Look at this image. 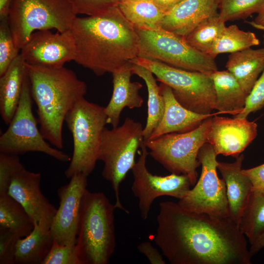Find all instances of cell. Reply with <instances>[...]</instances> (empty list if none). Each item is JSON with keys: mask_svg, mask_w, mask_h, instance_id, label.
Masks as SVG:
<instances>
[{"mask_svg": "<svg viewBox=\"0 0 264 264\" xmlns=\"http://www.w3.org/2000/svg\"><path fill=\"white\" fill-rule=\"evenodd\" d=\"M27 75L25 63L20 53L0 76V112L6 125L9 124L17 110Z\"/></svg>", "mask_w": 264, "mask_h": 264, "instance_id": "22", "label": "cell"}, {"mask_svg": "<svg viewBox=\"0 0 264 264\" xmlns=\"http://www.w3.org/2000/svg\"><path fill=\"white\" fill-rule=\"evenodd\" d=\"M124 0H116V1H117L118 3L119 2H120L121 1H124Z\"/></svg>", "mask_w": 264, "mask_h": 264, "instance_id": "45", "label": "cell"}, {"mask_svg": "<svg viewBox=\"0 0 264 264\" xmlns=\"http://www.w3.org/2000/svg\"><path fill=\"white\" fill-rule=\"evenodd\" d=\"M225 67L248 95L264 68V47L230 53Z\"/></svg>", "mask_w": 264, "mask_h": 264, "instance_id": "23", "label": "cell"}, {"mask_svg": "<svg viewBox=\"0 0 264 264\" xmlns=\"http://www.w3.org/2000/svg\"><path fill=\"white\" fill-rule=\"evenodd\" d=\"M135 29L139 38L138 57L189 71L212 73L218 70L215 59L193 48L184 37L161 28Z\"/></svg>", "mask_w": 264, "mask_h": 264, "instance_id": "10", "label": "cell"}, {"mask_svg": "<svg viewBox=\"0 0 264 264\" xmlns=\"http://www.w3.org/2000/svg\"><path fill=\"white\" fill-rule=\"evenodd\" d=\"M65 122L72 134L73 145L65 176L70 178L82 174L88 176L95 168L102 133L107 124L104 107L84 98L69 111Z\"/></svg>", "mask_w": 264, "mask_h": 264, "instance_id": "5", "label": "cell"}, {"mask_svg": "<svg viewBox=\"0 0 264 264\" xmlns=\"http://www.w3.org/2000/svg\"><path fill=\"white\" fill-rule=\"evenodd\" d=\"M88 176L73 175L69 182L57 190L59 206L51 226L53 240L60 245L75 244L81 202L88 185Z\"/></svg>", "mask_w": 264, "mask_h": 264, "instance_id": "15", "label": "cell"}, {"mask_svg": "<svg viewBox=\"0 0 264 264\" xmlns=\"http://www.w3.org/2000/svg\"><path fill=\"white\" fill-rule=\"evenodd\" d=\"M264 247V233L251 245L249 249L252 256L257 253L261 249Z\"/></svg>", "mask_w": 264, "mask_h": 264, "instance_id": "44", "label": "cell"}, {"mask_svg": "<svg viewBox=\"0 0 264 264\" xmlns=\"http://www.w3.org/2000/svg\"><path fill=\"white\" fill-rule=\"evenodd\" d=\"M182 0H152V1L165 14L172 10Z\"/></svg>", "mask_w": 264, "mask_h": 264, "instance_id": "41", "label": "cell"}, {"mask_svg": "<svg viewBox=\"0 0 264 264\" xmlns=\"http://www.w3.org/2000/svg\"><path fill=\"white\" fill-rule=\"evenodd\" d=\"M159 87L165 101L164 112L148 140L167 133L190 131L198 127L205 119L219 113L200 114L190 110L177 101L170 87L163 83Z\"/></svg>", "mask_w": 264, "mask_h": 264, "instance_id": "18", "label": "cell"}, {"mask_svg": "<svg viewBox=\"0 0 264 264\" xmlns=\"http://www.w3.org/2000/svg\"><path fill=\"white\" fill-rule=\"evenodd\" d=\"M118 6L128 21L137 29L154 30L161 28L165 13L152 1L126 0Z\"/></svg>", "mask_w": 264, "mask_h": 264, "instance_id": "27", "label": "cell"}, {"mask_svg": "<svg viewBox=\"0 0 264 264\" xmlns=\"http://www.w3.org/2000/svg\"><path fill=\"white\" fill-rule=\"evenodd\" d=\"M216 93L215 110L219 113L234 116L243 110L248 95L235 77L228 70L211 73Z\"/></svg>", "mask_w": 264, "mask_h": 264, "instance_id": "24", "label": "cell"}, {"mask_svg": "<svg viewBox=\"0 0 264 264\" xmlns=\"http://www.w3.org/2000/svg\"><path fill=\"white\" fill-rule=\"evenodd\" d=\"M115 209L104 193L86 190L75 244L81 264L109 263L116 247Z\"/></svg>", "mask_w": 264, "mask_h": 264, "instance_id": "4", "label": "cell"}, {"mask_svg": "<svg viewBox=\"0 0 264 264\" xmlns=\"http://www.w3.org/2000/svg\"><path fill=\"white\" fill-rule=\"evenodd\" d=\"M140 149V156L132 169L133 180L131 189L138 199L140 216L143 220H146L156 198L170 196L180 199L192 185L190 178L185 175L172 173L161 176L152 174L146 166L149 152L144 142Z\"/></svg>", "mask_w": 264, "mask_h": 264, "instance_id": "13", "label": "cell"}, {"mask_svg": "<svg viewBox=\"0 0 264 264\" xmlns=\"http://www.w3.org/2000/svg\"><path fill=\"white\" fill-rule=\"evenodd\" d=\"M264 107V68L261 76L254 84L247 97L242 111L234 116L238 118H246L252 112H255Z\"/></svg>", "mask_w": 264, "mask_h": 264, "instance_id": "37", "label": "cell"}, {"mask_svg": "<svg viewBox=\"0 0 264 264\" xmlns=\"http://www.w3.org/2000/svg\"><path fill=\"white\" fill-rule=\"evenodd\" d=\"M212 117L190 131L167 133L144 141L149 154L172 173L187 176L192 186L194 185L197 181V169L200 165L198 154L207 143Z\"/></svg>", "mask_w": 264, "mask_h": 264, "instance_id": "9", "label": "cell"}, {"mask_svg": "<svg viewBox=\"0 0 264 264\" xmlns=\"http://www.w3.org/2000/svg\"><path fill=\"white\" fill-rule=\"evenodd\" d=\"M32 98L27 75L20 100L7 130L0 136V153L19 155L40 152L61 162H68L71 157L59 149L52 147L38 128L32 111Z\"/></svg>", "mask_w": 264, "mask_h": 264, "instance_id": "11", "label": "cell"}, {"mask_svg": "<svg viewBox=\"0 0 264 264\" xmlns=\"http://www.w3.org/2000/svg\"><path fill=\"white\" fill-rule=\"evenodd\" d=\"M159 207L154 241L171 264H251L245 236L230 217L191 212L171 201Z\"/></svg>", "mask_w": 264, "mask_h": 264, "instance_id": "1", "label": "cell"}, {"mask_svg": "<svg viewBox=\"0 0 264 264\" xmlns=\"http://www.w3.org/2000/svg\"><path fill=\"white\" fill-rule=\"evenodd\" d=\"M54 240L49 228L34 222L31 232L20 238L16 244L15 264H42Z\"/></svg>", "mask_w": 264, "mask_h": 264, "instance_id": "25", "label": "cell"}, {"mask_svg": "<svg viewBox=\"0 0 264 264\" xmlns=\"http://www.w3.org/2000/svg\"><path fill=\"white\" fill-rule=\"evenodd\" d=\"M263 38H264V42H263V43H264V35L263 36Z\"/></svg>", "mask_w": 264, "mask_h": 264, "instance_id": "47", "label": "cell"}, {"mask_svg": "<svg viewBox=\"0 0 264 264\" xmlns=\"http://www.w3.org/2000/svg\"><path fill=\"white\" fill-rule=\"evenodd\" d=\"M257 134V125L246 118L212 116L207 143L215 153L237 157Z\"/></svg>", "mask_w": 264, "mask_h": 264, "instance_id": "17", "label": "cell"}, {"mask_svg": "<svg viewBox=\"0 0 264 264\" xmlns=\"http://www.w3.org/2000/svg\"><path fill=\"white\" fill-rule=\"evenodd\" d=\"M76 15L67 0H13L8 22L21 50L37 31L70 30Z\"/></svg>", "mask_w": 264, "mask_h": 264, "instance_id": "7", "label": "cell"}, {"mask_svg": "<svg viewBox=\"0 0 264 264\" xmlns=\"http://www.w3.org/2000/svg\"><path fill=\"white\" fill-rule=\"evenodd\" d=\"M217 155L212 146L205 143L200 149L198 159L201 165L200 176L178 204L188 211L205 213L221 218L229 217L226 187L219 177Z\"/></svg>", "mask_w": 264, "mask_h": 264, "instance_id": "12", "label": "cell"}, {"mask_svg": "<svg viewBox=\"0 0 264 264\" xmlns=\"http://www.w3.org/2000/svg\"><path fill=\"white\" fill-rule=\"evenodd\" d=\"M42 264H81L75 244L60 245L54 241Z\"/></svg>", "mask_w": 264, "mask_h": 264, "instance_id": "34", "label": "cell"}, {"mask_svg": "<svg viewBox=\"0 0 264 264\" xmlns=\"http://www.w3.org/2000/svg\"><path fill=\"white\" fill-rule=\"evenodd\" d=\"M70 30L74 61L97 76L112 74L138 57V35L118 5L97 15L76 17Z\"/></svg>", "mask_w": 264, "mask_h": 264, "instance_id": "2", "label": "cell"}, {"mask_svg": "<svg viewBox=\"0 0 264 264\" xmlns=\"http://www.w3.org/2000/svg\"><path fill=\"white\" fill-rule=\"evenodd\" d=\"M150 0V1H152V0Z\"/></svg>", "mask_w": 264, "mask_h": 264, "instance_id": "46", "label": "cell"}, {"mask_svg": "<svg viewBox=\"0 0 264 264\" xmlns=\"http://www.w3.org/2000/svg\"><path fill=\"white\" fill-rule=\"evenodd\" d=\"M130 63L148 69L158 81L170 87L176 99L185 108L206 114L215 110L216 93L211 73L189 71L138 56Z\"/></svg>", "mask_w": 264, "mask_h": 264, "instance_id": "8", "label": "cell"}, {"mask_svg": "<svg viewBox=\"0 0 264 264\" xmlns=\"http://www.w3.org/2000/svg\"><path fill=\"white\" fill-rule=\"evenodd\" d=\"M264 4V0H218L220 20L225 22L247 18L258 13Z\"/></svg>", "mask_w": 264, "mask_h": 264, "instance_id": "32", "label": "cell"}, {"mask_svg": "<svg viewBox=\"0 0 264 264\" xmlns=\"http://www.w3.org/2000/svg\"><path fill=\"white\" fill-rule=\"evenodd\" d=\"M225 27L217 14L203 20L184 38L193 48L206 54Z\"/></svg>", "mask_w": 264, "mask_h": 264, "instance_id": "31", "label": "cell"}, {"mask_svg": "<svg viewBox=\"0 0 264 264\" xmlns=\"http://www.w3.org/2000/svg\"><path fill=\"white\" fill-rule=\"evenodd\" d=\"M42 176L24 167L12 177L8 194L23 207L34 222L50 228L57 208L41 190Z\"/></svg>", "mask_w": 264, "mask_h": 264, "instance_id": "16", "label": "cell"}, {"mask_svg": "<svg viewBox=\"0 0 264 264\" xmlns=\"http://www.w3.org/2000/svg\"><path fill=\"white\" fill-rule=\"evenodd\" d=\"M8 20H0V76L3 75L19 55Z\"/></svg>", "mask_w": 264, "mask_h": 264, "instance_id": "33", "label": "cell"}, {"mask_svg": "<svg viewBox=\"0 0 264 264\" xmlns=\"http://www.w3.org/2000/svg\"><path fill=\"white\" fill-rule=\"evenodd\" d=\"M236 158L232 163L218 161L217 168L225 183L229 217L238 225L253 186L249 178L242 172L243 154Z\"/></svg>", "mask_w": 264, "mask_h": 264, "instance_id": "21", "label": "cell"}, {"mask_svg": "<svg viewBox=\"0 0 264 264\" xmlns=\"http://www.w3.org/2000/svg\"><path fill=\"white\" fill-rule=\"evenodd\" d=\"M25 65L32 98L37 106L40 132L46 140L62 149L65 118L74 106L85 98L87 85L65 66Z\"/></svg>", "mask_w": 264, "mask_h": 264, "instance_id": "3", "label": "cell"}, {"mask_svg": "<svg viewBox=\"0 0 264 264\" xmlns=\"http://www.w3.org/2000/svg\"><path fill=\"white\" fill-rule=\"evenodd\" d=\"M142 124L127 117L120 126L104 129L98 154L102 161L103 177L110 182L113 190L116 208L127 213L120 198V186L129 171L135 163L138 148L144 142Z\"/></svg>", "mask_w": 264, "mask_h": 264, "instance_id": "6", "label": "cell"}, {"mask_svg": "<svg viewBox=\"0 0 264 264\" xmlns=\"http://www.w3.org/2000/svg\"><path fill=\"white\" fill-rule=\"evenodd\" d=\"M242 172L250 179L253 189L264 191V163L248 169H242Z\"/></svg>", "mask_w": 264, "mask_h": 264, "instance_id": "40", "label": "cell"}, {"mask_svg": "<svg viewBox=\"0 0 264 264\" xmlns=\"http://www.w3.org/2000/svg\"><path fill=\"white\" fill-rule=\"evenodd\" d=\"M23 167L18 155L0 153V195L8 194L12 177Z\"/></svg>", "mask_w": 264, "mask_h": 264, "instance_id": "35", "label": "cell"}, {"mask_svg": "<svg viewBox=\"0 0 264 264\" xmlns=\"http://www.w3.org/2000/svg\"><path fill=\"white\" fill-rule=\"evenodd\" d=\"M132 70L133 74L137 75L144 81L148 90V114L146 125L143 130L145 141L149 139L162 118L165 110V101L154 75L151 71L134 64H132Z\"/></svg>", "mask_w": 264, "mask_h": 264, "instance_id": "26", "label": "cell"}, {"mask_svg": "<svg viewBox=\"0 0 264 264\" xmlns=\"http://www.w3.org/2000/svg\"><path fill=\"white\" fill-rule=\"evenodd\" d=\"M260 44L255 34L241 30L236 24L226 26L206 54L213 59L221 53L241 51Z\"/></svg>", "mask_w": 264, "mask_h": 264, "instance_id": "30", "label": "cell"}, {"mask_svg": "<svg viewBox=\"0 0 264 264\" xmlns=\"http://www.w3.org/2000/svg\"><path fill=\"white\" fill-rule=\"evenodd\" d=\"M0 227L23 238L33 230L34 222L20 203L6 194L0 195Z\"/></svg>", "mask_w": 264, "mask_h": 264, "instance_id": "29", "label": "cell"}, {"mask_svg": "<svg viewBox=\"0 0 264 264\" xmlns=\"http://www.w3.org/2000/svg\"><path fill=\"white\" fill-rule=\"evenodd\" d=\"M218 0H182L165 14L161 28L185 37L207 18L218 14Z\"/></svg>", "mask_w": 264, "mask_h": 264, "instance_id": "20", "label": "cell"}, {"mask_svg": "<svg viewBox=\"0 0 264 264\" xmlns=\"http://www.w3.org/2000/svg\"><path fill=\"white\" fill-rule=\"evenodd\" d=\"M138 251L143 254L151 264H165L162 254L149 242H143L137 246Z\"/></svg>", "mask_w": 264, "mask_h": 264, "instance_id": "39", "label": "cell"}, {"mask_svg": "<svg viewBox=\"0 0 264 264\" xmlns=\"http://www.w3.org/2000/svg\"><path fill=\"white\" fill-rule=\"evenodd\" d=\"M27 64L49 68H60L76 55L75 40L71 30L53 33L50 30L33 32L21 49Z\"/></svg>", "mask_w": 264, "mask_h": 264, "instance_id": "14", "label": "cell"}, {"mask_svg": "<svg viewBox=\"0 0 264 264\" xmlns=\"http://www.w3.org/2000/svg\"><path fill=\"white\" fill-rule=\"evenodd\" d=\"M20 238L10 230L0 227V264H15L16 244Z\"/></svg>", "mask_w": 264, "mask_h": 264, "instance_id": "38", "label": "cell"}, {"mask_svg": "<svg viewBox=\"0 0 264 264\" xmlns=\"http://www.w3.org/2000/svg\"><path fill=\"white\" fill-rule=\"evenodd\" d=\"M132 66L130 62L112 73V94L109 103L104 107V110L107 123L112 128L119 126L121 113L124 109L139 108L144 102L139 93L142 85L131 80L133 75Z\"/></svg>", "mask_w": 264, "mask_h": 264, "instance_id": "19", "label": "cell"}, {"mask_svg": "<svg viewBox=\"0 0 264 264\" xmlns=\"http://www.w3.org/2000/svg\"><path fill=\"white\" fill-rule=\"evenodd\" d=\"M253 21L248 22L253 27L264 30V4Z\"/></svg>", "mask_w": 264, "mask_h": 264, "instance_id": "43", "label": "cell"}, {"mask_svg": "<svg viewBox=\"0 0 264 264\" xmlns=\"http://www.w3.org/2000/svg\"><path fill=\"white\" fill-rule=\"evenodd\" d=\"M238 226L251 245L264 233V191L252 189Z\"/></svg>", "mask_w": 264, "mask_h": 264, "instance_id": "28", "label": "cell"}, {"mask_svg": "<svg viewBox=\"0 0 264 264\" xmlns=\"http://www.w3.org/2000/svg\"><path fill=\"white\" fill-rule=\"evenodd\" d=\"M73 12L78 14L93 16L118 5L116 0H67Z\"/></svg>", "mask_w": 264, "mask_h": 264, "instance_id": "36", "label": "cell"}, {"mask_svg": "<svg viewBox=\"0 0 264 264\" xmlns=\"http://www.w3.org/2000/svg\"><path fill=\"white\" fill-rule=\"evenodd\" d=\"M13 0H0V20L7 19Z\"/></svg>", "mask_w": 264, "mask_h": 264, "instance_id": "42", "label": "cell"}]
</instances>
